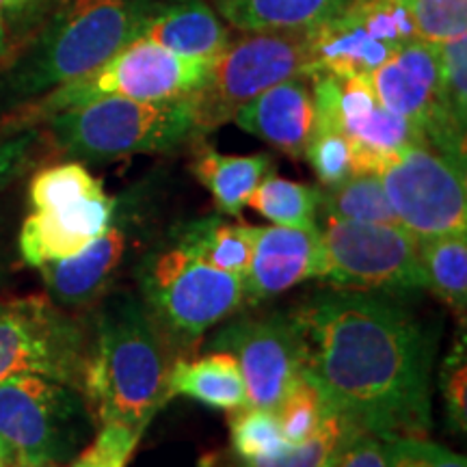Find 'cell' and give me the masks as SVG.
<instances>
[{
    "instance_id": "1",
    "label": "cell",
    "mask_w": 467,
    "mask_h": 467,
    "mask_svg": "<svg viewBox=\"0 0 467 467\" xmlns=\"http://www.w3.org/2000/svg\"><path fill=\"white\" fill-rule=\"evenodd\" d=\"M303 375L355 429L381 440L431 426V348L422 325L381 292L327 290L290 312Z\"/></svg>"
},
{
    "instance_id": "2",
    "label": "cell",
    "mask_w": 467,
    "mask_h": 467,
    "mask_svg": "<svg viewBox=\"0 0 467 467\" xmlns=\"http://www.w3.org/2000/svg\"><path fill=\"white\" fill-rule=\"evenodd\" d=\"M161 325L145 301L117 295L100 307L80 394L100 426H126L143 435L171 400Z\"/></svg>"
},
{
    "instance_id": "3",
    "label": "cell",
    "mask_w": 467,
    "mask_h": 467,
    "mask_svg": "<svg viewBox=\"0 0 467 467\" xmlns=\"http://www.w3.org/2000/svg\"><path fill=\"white\" fill-rule=\"evenodd\" d=\"M169 0H74L11 78L20 96L63 87L91 74L141 37Z\"/></svg>"
},
{
    "instance_id": "4",
    "label": "cell",
    "mask_w": 467,
    "mask_h": 467,
    "mask_svg": "<svg viewBox=\"0 0 467 467\" xmlns=\"http://www.w3.org/2000/svg\"><path fill=\"white\" fill-rule=\"evenodd\" d=\"M50 132L66 154L85 161L169 151L197 137L189 96L161 102L98 98L52 113Z\"/></svg>"
},
{
    "instance_id": "5",
    "label": "cell",
    "mask_w": 467,
    "mask_h": 467,
    "mask_svg": "<svg viewBox=\"0 0 467 467\" xmlns=\"http://www.w3.org/2000/svg\"><path fill=\"white\" fill-rule=\"evenodd\" d=\"M309 28L260 31L230 44L189 96L195 132H213L255 96L295 76H312Z\"/></svg>"
},
{
    "instance_id": "6",
    "label": "cell",
    "mask_w": 467,
    "mask_h": 467,
    "mask_svg": "<svg viewBox=\"0 0 467 467\" xmlns=\"http://www.w3.org/2000/svg\"><path fill=\"white\" fill-rule=\"evenodd\" d=\"M89 416L85 396L39 375L0 381V461L9 467H57L78 446Z\"/></svg>"
},
{
    "instance_id": "7",
    "label": "cell",
    "mask_w": 467,
    "mask_h": 467,
    "mask_svg": "<svg viewBox=\"0 0 467 467\" xmlns=\"http://www.w3.org/2000/svg\"><path fill=\"white\" fill-rule=\"evenodd\" d=\"M139 284L156 323L182 342L197 340L244 303L243 277L206 265L180 241L143 262Z\"/></svg>"
},
{
    "instance_id": "8",
    "label": "cell",
    "mask_w": 467,
    "mask_h": 467,
    "mask_svg": "<svg viewBox=\"0 0 467 467\" xmlns=\"http://www.w3.org/2000/svg\"><path fill=\"white\" fill-rule=\"evenodd\" d=\"M377 175L396 219L413 236L467 230L465 162L411 143L388 151Z\"/></svg>"
},
{
    "instance_id": "9",
    "label": "cell",
    "mask_w": 467,
    "mask_h": 467,
    "mask_svg": "<svg viewBox=\"0 0 467 467\" xmlns=\"http://www.w3.org/2000/svg\"><path fill=\"white\" fill-rule=\"evenodd\" d=\"M323 277L336 290L407 295L426 288L416 236L402 225L327 219Z\"/></svg>"
},
{
    "instance_id": "10",
    "label": "cell",
    "mask_w": 467,
    "mask_h": 467,
    "mask_svg": "<svg viewBox=\"0 0 467 467\" xmlns=\"http://www.w3.org/2000/svg\"><path fill=\"white\" fill-rule=\"evenodd\" d=\"M91 342L78 320L46 296L0 303V381L39 375L83 389Z\"/></svg>"
},
{
    "instance_id": "11",
    "label": "cell",
    "mask_w": 467,
    "mask_h": 467,
    "mask_svg": "<svg viewBox=\"0 0 467 467\" xmlns=\"http://www.w3.org/2000/svg\"><path fill=\"white\" fill-rule=\"evenodd\" d=\"M210 63L208 58L180 57L150 39L137 37L91 74L58 87L44 102V109L57 113L107 96L141 102L186 98L203 83Z\"/></svg>"
},
{
    "instance_id": "12",
    "label": "cell",
    "mask_w": 467,
    "mask_h": 467,
    "mask_svg": "<svg viewBox=\"0 0 467 467\" xmlns=\"http://www.w3.org/2000/svg\"><path fill=\"white\" fill-rule=\"evenodd\" d=\"M213 347L230 350L247 392V405L273 409L303 375L301 336L290 314L241 318L214 337Z\"/></svg>"
},
{
    "instance_id": "13",
    "label": "cell",
    "mask_w": 467,
    "mask_h": 467,
    "mask_svg": "<svg viewBox=\"0 0 467 467\" xmlns=\"http://www.w3.org/2000/svg\"><path fill=\"white\" fill-rule=\"evenodd\" d=\"M325 271L318 227H258L254 260L243 277L244 303H260Z\"/></svg>"
},
{
    "instance_id": "14",
    "label": "cell",
    "mask_w": 467,
    "mask_h": 467,
    "mask_svg": "<svg viewBox=\"0 0 467 467\" xmlns=\"http://www.w3.org/2000/svg\"><path fill=\"white\" fill-rule=\"evenodd\" d=\"M115 202L110 197L85 200L61 208L33 210L20 232V254L26 265L44 266L72 258L113 221Z\"/></svg>"
},
{
    "instance_id": "15",
    "label": "cell",
    "mask_w": 467,
    "mask_h": 467,
    "mask_svg": "<svg viewBox=\"0 0 467 467\" xmlns=\"http://www.w3.org/2000/svg\"><path fill=\"white\" fill-rule=\"evenodd\" d=\"M306 78L309 76H295L271 87L244 104L232 121L290 159H301L314 121L312 89Z\"/></svg>"
},
{
    "instance_id": "16",
    "label": "cell",
    "mask_w": 467,
    "mask_h": 467,
    "mask_svg": "<svg viewBox=\"0 0 467 467\" xmlns=\"http://www.w3.org/2000/svg\"><path fill=\"white\" fill-rule=\"evenodd\" d=\"M126 255V234L119 227H107L96 241H91L83 251L72 258L50 262L39 266L52 301L61 306L80 307L98 301L109 285L113 284L115 273L119 271Z\"/></svg>"
},
{
    "instance_id": "17",
    "label": "cell",
    "mask_w": 467,
    "mask_h": 467,
    "mask_svg": "<svg viewBox=\"0 0 467 467\" xmlns=\"http://www.w3.org/2000/svg\"><path fill=\"white\" fill-rule=\"evenodd\" d=\"M396 50L399 48L372 39L350 7L331 20L309 26L314 74H334L340 78L372 74L385 61H389Z\"/></svg>"
},
{
    "instance_id": "18",
    "label": "cell",
    "mask_w": 467,
    "mask_h": 467,
    "mask_svg": "<svg viewBox=\"0 0 467 467\" xmlns=\"http://www.w3.org/2000/svg\"><path fill=\"white\" fill-rule=\"evenodd\" d=\"M141 37L189 58H217L232 44L230 31L206 0H169Z\"/></svg>"
},
{
    "instance_id": "19",
    "label": "cell",
    "mask_w": 467,
    "mask_h": 467,
    "mask_svg": "<svg viewBox=\"0 0 467 467\" xmlns=\"http://www.w3.org/2000/svg\"><path fill=\"white\" fill-rule=\"evenodd\" d=\"M169 394L171 399L189 396L227 411L247 407L241 368L230 350H217L192 361H175L169 370Z\"/></svg>"
},
{
    "instance_id": "20",
    "label": "cell",
    "mask_w": 467,
    "mask_h": 467,
    "mask_svg": "<svg viewBox=\"0 0 467 467\" xmlns=\"http://www.w3.org/2000/svg\"><path fill=\"white\" fill-rule=\"evenodd\" d=\"M273 159L268 154L232 156L203 145L192 161V173L206 186L214 203L223 214L241 217L249 195L268 178Z\"/></svg>"
},
{
    "instance_id": "21",
    "label": "cell",
    "mask_w": 467,
    "mask_h": 467,
    "mask_svg": "<svg viewBox=\"0 0 467 467\" xmlns=\"http://www.w3.org/2000/svg\"><path fill=\"white\" fill-rule=\"evenodd\" d=\"M353 0H213L230 25L247 33L295 31L340 16Z\"/></svg>"
},
{
    "instance_id": "22",
    "label": "cell",
    "mask_w": 467,
    "mask_h": 467,
    "mask_svg": "<svg viewBox=\"0 0 467 467\" xmlns=\"http://www.w3.org/2000/svg\"><path fill=\"white\" fill-rule=\"evenodd\" d=\"M416 247L426 288L433 290L463 318L467 306V230L416 236Z\"/></svg>"
},
{
    "instance_id": "23",
    "label": "cell",
    "mask_w": 467,
    "mask_h": 467,
    "mask_svg": "<svg viewBox=\"0 0 467 467\" xmlns=\"http://www.w3.org/2000/svg\"><path fill=\"white\" fill-rule=\"evenodd\" d=\"M258 227L244 223H225L221 219L195 221L180 234V243L213 268L244 277L255 249Z\"/></svg>"
},
{
    "instance_id": "24",
    "label": "cell",
    "mask_w": 467,
    "mask_h": 467,
    "mask_svg": "<svg viewBox=\"0 0 467 467\" xmlns=\"http://www.w3.org/2000/svg\"><path fill=\"white\" fill-rule=\"evenodd\" d=\"M318 208H323L327 219L400 225L389 206L381 180L375 173H355L340 184L325 186L320 191Z\"/></svg>"
},
{
    "instance_id": "25",
    "label": "cell",
    "mask_w": 467,
    "mask_h": 467,
    "mask_svg": "<svg viewBox=\"0 0 467 467\" xmlns=\"http://www.w3.org/2000/svg\"><path fill=\"white\" fill-rule=\"evenodd\" d=\"M318 200L320 189L268 175L258 184V189L251 192L247 206L275 225L307 230V227H318Z\"/></svg>"
},
{
    "instance_id": "26",
    "label": "cell",
    "mask_w": 467,
    "mask_h": 467,
    "mask_svg": "<svg viewBox=\"0 0 467 467\" xmlns=\"http://www.w3.org/2000/svg\"><path fill=\"white\" fill-rule=\"evenodd\" d=\"M353 431L359 429L348 424L336 411H329V416L323 420L317 433L307 437L306 441L288 443L273 457L243 461V467H329L344 440Z\"/></svg>"
},
{
    "instance_id": "27",
    "label": "cell",
    "mask_w": 467,
    "mask_h": 467,
    "mask_svg": "<svg viewBox=\"0 0 467 467\" xmlns=\"http://www.w3.org/2000/svg\"><path fill=\"white\" fill-rule=\"evenodd\" d=\"M28 195L33 210H48L85 200H102L107 192L100 180L93 178L80 162H63L35 175Z\"/></svg>"
},
{
    "instance_id": "28",
    "label": "cell",
    "mask_w": 467,
    "mask_h": 467,
    "mask_svg": "<svg viewBox=\"0 0 467 467\" xmlns=\"http://www.w3.org/2000/svg\"><path fill=\"white\" fill-rule=\"evenodd\" d=\"M342 126L355 143L383 154L411 143H426L411 121L385 109L381 102L372 104L364 113L344 119Z\"/></svg>"
},
{
    "instance_id": "29",
    "label": "cell",
    "mask_w": 467,
    "mask_h": 467,
    "mask_svg": "<svg viewBox=\"0 0 467 467\" xmlns=\"http://www.w3.org/2000/svg\"><path fill=\"white\" fill-rule=\"evenodd\" d=\"M232 448L241 461L273 457L288 446L273 409L241 407L230 418Z\"/></svg>"
},
{
    "instance_id": "30",
    "label": "cell",
    "mask_w": 467,
    "mask_h": 467,
    "mask_svg": "<svg viewBox=\"0 0 467 467\" xmlns=\"http://www.w3.org/2000/svg\"><path fill=\"white\" fill-rule=\"evenodd\" d=\"M329 411L331 409L325 402L323 394L306 375L296 379L275 407V416L288 443H301L312 437L323 424V420L329 416Z\"/></svg>"
},
{
    "instance_id": "31",
    "label": "cell",
    "mask_w": 467,
    "mask_h": 467,
    "mask_svg": "<svg viewBox=\"0 0 467 467\" xmlns=\"http://www.w3.org/2000/svg\"><path fill=\"white\" fill-rule=\"evenodd\" d=\"M416 20L418 39L446 42L465 35L467 0H407Z\"/></svg>"
},
{
    "instance_id": "32",
    "label": "cell",
    "mask_w": 467,
    "mask_h": 467,
    "mask_svg": "<svg viewBox=\"0 0 467 467\" xmlns=\"http://www.w3.org/2000/svg\"><path fill=\"white\" fill-rule=\"evenodd\" d=\"M441 58V80L443 96H446L448 109L461 126H465L467 117V37L446 39L440 42Z\"/></svg>"
},
{
    "instance_id": "33",
    "label": "cell",
    "mask_w": 467,
    "mask_h": 467,
    "mask_svg": "<svg viewBox=\"0 0 467 467\" xmlns=\"http://www.w3.org/2000/svg\"><path fill=\"white\" fill-rule=\"evenodd\" d=\"M141 437L126 426L104 424L96 441L69 467H126Z\"/></svg>"
},
{
    "instance_id": "34",
    "label": "cell",
    "mask_w": 467,
    "mask_h": 467,
    "mask_svg": "<svg viewBox=\"0 0 467 467\" xmlns=\"http://www.w3.org/2000/svg\"><path fill=\"white\" fill-rule=\"evenodd\" d=\"M389 467H467L465 457L422 437L385 440Z\"/></svg>"
},
{
    "instance_id": "35",
    "label": "cell",
    "mask_w": 467,
    "mask_h": 467,
    "mask_svg": "<svg viewBox=\"0 0 467 467\" xmlns=\"http://www.w3.org/2000/svg\"><path fill=\"white\" fill-rule=\"evenodd\" d=\"M441 394L446 400L448 416L457 429L465 431L467 424V361H465V337L454 347L451 358L441 368Z\"/></svg>"
},
{
    "instance_id": "36",
    "label": "cell",
    "mask_w": 467,
    "mask_h": 467,
    "mask_svg": "<svg viewBox=\"0 0 467 467\" xmlns=\"http://www.w3.org/2000/svg\"><path fill=\"white\" fill-rule=\"evenodd\" d=\"M329 467H389L385 440L366 431H353Z\"/></svg>"
},
{
    "instance_id": "37",
    "label": "cell",
    "mask_w": 467,
    "mask_h": 467,
    "mask_svg": "<svg viewBox=\"0 0 467 467\" xmlns=\"http://www.w3.org/2000/svg\"><path fill=\"white\" fill-rule=\"evenodd\" d=\"M17 9V0H0V55L5 50V22L11 11Z\"/></svg>"
},
{
    "instance_id": "38",
    "label": "cell",
    "mask_w": 467,
    "mask_h": 467,
    "mask_svg": "<svg viewBox=\"0 0 467 467\" xmlns=\"http://www.w3.org/2000/svg\"><path fill=\"white\" fill-rule=\"evenodd\" d=\"M26 3H31V0H17V9H20V7H25Z\"/></svg>"
},
{
    "instance_id": "39",
    "label": "cell",
    "mask_w": 467,
    "mask_h": 467,
    "mask_svg": "<svg viewBox=\"0 0 467 467\" xmlns=\"http://www.w3.org/2000/svg\"><path fill=\"white\" fill-rule=\"evenodd\" d=\"M0 467H9V465H5V463H0Z\"/></svg>"
},
{
    "instance_id": "40",
    "label": "cell",
    "mask_w": 467,
    "mask_h": 467,
    "mask_svg": "<svg viewBox=\"0 0 467 467\" xmlns=\"http://www.w3.org/2000/svg\"><path fill=\"white\" fill-rule=\"evenodd\" d=\"M0 463H3V461H0Z\"/></svg>"
}]
</instances>
